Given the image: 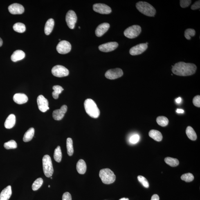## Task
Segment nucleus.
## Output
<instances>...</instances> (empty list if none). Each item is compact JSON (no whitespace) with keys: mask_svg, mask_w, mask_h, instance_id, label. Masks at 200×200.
Wrapping results in <instances>:
<instances>
[{"mask_svg":"<svg viewBox=\"0 0 200 200\" xmlns=\"http://www.w3.org/2000/svg\"><path fill=\"white\" fill-rule=\"evenodd\" d=\"M197 67L192 63L180 62L176 63L172 67L173 73L180 76H188L194 75L196 73Z\"/></svg>","mask_w":200,"mask_h":200,"instance_id":"1","label":"nucleus"},{"mask_svg":"<svg viewBox=\"0 0 200 200\" xmlns=\"http://www.w3.org/2000/svg\"><path fill=\"white\" fill-rule=\"evenodd\" d=\"M86 112L92 118H97L100 116V111L94 101L91 99H88L84 104Z\"/></svg>","mask_w":200,"mask_h":200,"instance_id":"2","label":"nucleus"},{"mask_svg":"<svg viewBox=\"0 0 200 200\" xmlns=\"http://www.w3.org/2000/svg\"><path fill=\"white\" fill-rule=\"evenodd\" d=\"M136 6L139 11L147 17H154L156 14L155 9L146 2H139L136 3Z\"/></svg>","mask_w":200,"mask_h":200,"instance_id":"3","label":"nucleus"},{"mask_svg":"<svg viewBox=\"0 0 200 200\" xmlns=\"http://www.w3.org/2000/svg\"><path fill=\"white\" fill-rule=\"evenodd\" d=\"M102 182L105 184L112 183L116 180L114 173L109 168L103 169L100 170L99 174Z\"/></svg>","mask_w":200,"mask_h":200,"instance_id":"4","label":"nucleus"},{"mask_svg":"<svg viewBox=\"0 0 200 200\" xmlns=\"http://www.w3.org/2000/svg\"><path fill=\"white\" fill-rule=\"evenodd\" d=\"M43 171L45 175L48 178L51 177L54 170L51 159L48 155H45L42 159Z\"/></svg>","mask_w":200,"mask_h":200,"instance_id":"5","label":"nucleus"},{"mask_svg":"<svg viewBox=\"0 0 200 200\" xmlns=\"http://www.w3.org/2000/svg\"><path fill=\"white\" fill-rule=\"evenodd\" d=\"M142 31L141 27L138 25H132L127 28L124 32V35L129 39L137 37Z\"/></svg>","mask_w":200,"mask_h":200,"instance_id":"6","label":"nucleus"},{"mask_svg":"<svg viewBox=\"0 0 200 200\" xmlns=\"http://www.w3.org/2000/svg\"><path fill=\"white\" fill-rule=\"evenodd\" d=\"M52 73L56 77H61L66 76L69 75V71L65 67L57 65L52 68Z\"/></svg>","mask_w":200,"mask_h":200,"instance_id":"7","label":"nucleus"},{"mask_svg":"<svg viewBox=\"0 0 200 200\" xmlns=\"http://www.w3.org/2000/svg\"><path fill=\"white\" fill-rule=\"evenodd\" d=\"M77 20L76 14L73 10H70L67 12L66 17V21L68 26L71 29H73Z\"/></svg>","mask_w":200,"mask_h":200,"instance_id":"8","label":"nucleus"},{"mask_svg":"<svg viewBox=\"0 0 200 200\" xmlns=\"http://www.w3.org/2000/svg\"><path fill=\"white\" fill-rule=\"evenodd\" d=\"M71 49V45L66 41H62L59 42L57 47V50L59 53L65 54L69 53Z\"/></svg>","mask_w":200,"mask_h":200,"instance_id":"9","label":"nucleus"},{"mask_svg":"<svg viewBox=\"0 0 200 200\" xmlns=\"http://www.w3.org/2000/svg\"><path fill=\"white\" fill-rule=\"evenodd\" d=\"M123 74L122 70L120 68H117L108 70L105 74V76L107 79L113 80L120 78L122 77Z\"/></svg>","mask_w":200,"mask_h":200,"instance_id":"10","label":"nucleus"},{"mask_svg":"<svg viewBox=\"0 0 200 200\" xmlns=\"http://www.w3.org/2000/svg\"><path fill=\"white\" fill-rule=\"evenodd\" d=\"M37 102L38 108L42 112H46L49 109L48 100L42 95H39L37 97Z\"/></svg>","mask_w":200,"mask_h":200,"instance_id":"11","label":"nucleus"},{"mask_svg":"<svg viewBox=\"0 0 200 200\" xmlns=\"http://www.w3.org/2000/svg\"><path fill=\"white\" fill-rule=\"evenodd\" d=\"M148 46L146 43L140 44L133 47L129 50L131 55L135 56L141 54L147 49Z\"/></svg>","mask_w":200,"mask_h":200,"instance_id":"12","label":"nucleus"},{"mask_svg":"<svg viewBox=\"0 0 200 200\" xmlns=\"http://www.w3.org/2000/svg\"><path fill=\"white\" fill-rule=\"evenodd\" d=\"M93 10L95 12L102 14H109L112 12L110 7L102 3H96L93 5Z\"/></svg>","mask_w":200,"mask_h":200,"instance_id":"13","label":"nucleus"},{"mask_svg":"<svg viewBox=\"0 0 200 200\" xmlns=\"http://www.w3.org/2000/svg\"><path fill=\"white\" fill-rule=\"evenodd\" d=\"M118 46V43L116 42H110L100 45L99 46V49L101 51L108 52L116 49Z\"/></svg>","mask_w":200,"mask_h":200,"instance_id":"14","label":"nucleus"},{"mask_svg":"<svg viewBox=\"0 0 200 200\" xmlns=\"http://www.w3.org/2000/svg\"><path fill=\"white\" fill-rule=\"evenodd\" d=\"M68 107L66 105H63L60 109L54 111L52 114L53 118L55 120H60L64 118L65 114L67 111Z\"/></svg>","mask_w":200,"mask_h":200,"instance_id":"15","label":"nucleus"},{"mask_svg":"<svg viewBox=\"0 0 200 200\" xmlns=\"http://www.w3.org/2000/svg\"><path fill=\"white\" fill-rule=\"evenodd\" d=\"M8 10L10 14L14 15L22 14L24 12V7L18 3H14L8 7Z\"/></svg>","mask_w":200,"mask_h":200,"instance_id":"16","label":"nucleus"},{"mask_svg":"<svg viewBox=\"0 0 200 200\" xmlns=\"http://www.w3.org/2000/svg\"><path fill=\"white\" fill-rule=\"evenodd\" d=\"M110 28L109 23H104L99 25L95 30V34L97 37H101L107 32Z\"/></svg>","mask_w":200,"mask_h":200,"instance_id":"17","label":"nucleus"},{"mask_svg":"<svg viewBox=\"0 0 200 200\" xmlns=\"http://www.w3.org/2000/svg\"><path fill=\"white\" fill-rule=\"evenodd\" d=\"M13 100L16 103L22 104L28 102V99L26 95L22 93H17L14 95Z\"/></svg>","mask_w":200,"mask_h":200,"instance_id":"18","label":"nucleus"},{"mask_svg":"<svg viewBox=\"0 0 200 200\" xmlns=\"http://www.w3.org/2000/svg\"><path fill=\"white\" fill-rule=\"evenodd\" d=\"M12 194L11 186H8L3 189L0 194V200H9Z\"/></svg>","mask_w":200,"mask_h":200,"instance_id":"19","label":"nucleus"},{"mask_svg":"<svg viewBox=\"0 0 200 200\" xmlns=\"http://www.w3.org/2000/svg\"><path fill=\"white\" fill-rule=\"evenodd\" d=\"M25 57V52L22 50H18L14 52L11 57V59L14 62L22 60Z\"/></svg>","mask_w":200,"mask_h":200,"instance_id":"20","label":"nucleus"},{"mask_svg":"<svg viewBox=\"0 0 200 200\" xmlns=\"http://www.w3.org/2000/svg\"><path fill=\"white\" fill-rule=\"evenodd\" d=\"M16 123V117L14 114H10L7 118L4 124L5 127L8 129H11Z\"/></svg>","mask_w":200,"mask_h":200,"instance_id":"21","label":"nucleus"},{"mask_svg":"<svg viewBox=\"0 0 200 200\" xmlns=\"http://www.w3.org/2000/svg\"><path fill=\"white\" fill-rule=\"evenodd\" d=\"M149 135L151 138L157 142L161 141L163 136L161 132L156 130L152 129L149 131Z\"/></svg>","mask_w":200,"mask_h":200,"instance_id":"22","label":"nucleus"},{"mask_svg":"<svg viewBox=\"0 0 200 200\" xmlns=\"http://www.w3.org/2000/svg\"><path fill=\"white\" fill-rule=\"evenodd\" d=\"M54 21L53 19H48L45 25V33L47 35H50L53 29L54 26Z\"/></svg>","mask_w":200,"mask_h":200,"instance_id":"23","label":"nucleus"},{"mask_svg":"<svg viewBox=\"0 0 200 200\" xmlns=\"http://www.w3.org/2000/svg\"><path fill=\"white\" fill-rule=\"evenodd\" d=\"M87 167L86 163L84 160L80 159L77 162L76 165V169L77 172L80 174H85Z\"/></svg>","mask_w":200,"mask_h":200,"instance_id":"24","label":"nucleus"},{"mask_svg":"<svg viewBox=\"0 0 200 200\" xmlns=\"http://www.w3.org/2000/svg\"><path fill=\"white\" fill-rule=\"evenodd\" d=\"M35 134V129L33 127L30 128L25 132L23 137V141L24 142H28L31 140Z\"/></svg>","mask_w":200,"mask_h":200,"instance_id":"25","label":"nucleus"},{"mask_svg":"<svg viewBox=\"0 0 200 200\" xmlns=\"http://www.w3.org/2000/svg\"><path fill=\"white\" fill-rule=\"evenodd\" d=\"M186 133L187 136L190 139L192 140H195L197 139V135H196L195 131L192 127L188 126L187 127Z\"/></svg>","mask_w":200,"mask_h":200,"instance_id":"26","label":"nucleus"},{"mask_svg":"<svg viewBox=\"0 0 200 200\" xmlns=\"http://www.w3.org/2000/svg\"><path fill=\"white\" fill-rule=\"evenodd\" d=\"M66 147L68 155H73V140L71 138H68L66 140Z\"/></svg>","mask_w":200,"mask_h":200,"instance_id":"27","label":"nucleus"},{"mask_svg":"<svg viewBox=\"0 0 200 200\" xmlns=\"http://www.w3.org/2000/svg\"><path fill=\"white\" fill-rule=\"evenodd\" d=\"M53 89L54 91L52 93V95L53 98L55 100L58 98L59 95L61 94L64 90L62 86L59 85L53 86Z\"/></svg>","mask_w":200,"mask_h":200,"instance_id":"28","label":"nucleus"},{"mask_svg":"<svg viewBox=\"0 0 200 200\" xmlns=\"http://www.w3.org/2000/svg\"><path fill=\"white\" fill-rule=\"evenodd\" d=\"M165 163L171 167H176L179 164V161L177 159L167 157L165 159Z\"/></svg>","mask_w":200,"mask_h":200,"instance_id":"29","label":"nucleus"},{"mask_svg":"<svg viewBox=\"0 0 200 200\" xmlns=\"http://www.w3.org/2000/svg\"><path fill=\"white\" fill-rule=\"evenodd\" d=\"M53 156L56 161L58 163H60L62 160V153L60 146H58L55 149Z\"/></svg>","mask_w":200,"mask_h":200,"instance_id":"30","label":"nucleus"},{"mask_svg":"<svg viewBox=\"0 0 200 200\" xmlns=\"http://www.w3.org/2000/svg\"><path fill=\"white\" fill-rule=\"evenodd\" d=\"M13 29L18 33H22L26 30V27L23 23L18 22L14 25Z\"/></svg>","mask_w":200,"mask_h":200,"instance_id":"31","label":"nucleus"},{"mask_svg":"<svg viewBox=\"0 0 200 200\" xmlns=\"http://www.w3.org/2000/svg\"><path fill=\"white\" fill-rule=\"evenodd\" d=\"M156 122L159 125L161 126V127H165L168 125L169 120L167 117L160 116L157 118Z\"/></svg>","mask_w":200,"mask_h":200,"instance_id":"32","label":"nucleus"},{"mask_svg":"<svg viewBox=\"0 0 200 200\" xmlns=\"http://www.w3.org/2000/svg\"><path fill=\"white\" fill-rule=\"evenodd\" d=\"M43 182H44V181H43V180L42 178H37L34 182L33 184L32 185V190L36 191L38 190L42 186Z\"/></svg>","mask_w":200,"mask_h":200,"instance_id":"33","label":"nucleus"},{"mask_svg":"<svg viewBox=\"0 0 200 200\" xmlns=\"http://www.w3.org/2000/svg\"><path fill=\"white\" fill-rule=\"evenodd\" d=\"M4 147L6 149H15L17 148V144L14 140H10L4 144Z\"/></svg>","mask_w":200,"mask_h":200,"instance_id":"34","label":"nucleus"},{"mask_svg":"<svg viewBox=\"0 0 200 200\" xmlns=\"http://www.w3.org/2000/svg\"><path fill=\"white\" fill-rule=\"evenodd\" d=\"M181 179L183 181H185L186 182H190L193 181L194 177L192 174L189 173L183 174L181 176Z\"/></svg>","mask_w":200,"mask_h":200,"instance_id":"35","label":"nucleus"},{"mask_svg":"<svg viewBox=\"0 0 200 200\" xmlns=\"http://www.w3.org/2000/svg\"><path fill=\"white\" fill-rule=\"evenodd\" d=\"M196 34L195 30L193 29H188L185 30L184 36L187 39L190 40L191 37H193L195 36Z\"/></svg>","mask_w":200,"mask_h":200,"instance_id":"36","label":"nucleus"},{"mask_svg":"<svg viewBox=\"0 0 200 200\" xmlns=\"http://www.w3.org/2000/svg\"><path fill=\"white\" fill-rule=\"evenodd\" d=\"M138 179L139 181L141 183L142 185L146 188H148L149 187V183L147 180L143 176H139L138 177Z\"/></svg>","mask_w":200,"mask_h":200,"instance_id":"37","label":"nucleus"},{"mask_svg":"<svg viewBox=\"0 0 200 200\" xmlns=\"http://www.w3.org/2000/svg\"><path fill=\"white\" fill-rule=\"evenodd\" d=\"M191 2V0H181L180 1V6L182 8H186L190 6Z\"/></svg>","mask_w":200,"mask_h":200,"instance_id":"38","label":"nucleus"},{"mask_svg":"<svg viewBox=\"0 0 200 200\" xmlns=\"http://www.w3.org/2000/svg\"><path fill=\"white\" fill-rule=\"evenodd\" d=\"M140 136L138 135H135L131 136L130 138L129 141L131 143L135 144L139 141Z\"/></svg>","mask_w":200,"mask_h":200,"instance_id":"39","label":"nucleus"},{"mask_svg":"<svg viewBox=\"0 0 200 200\" xmlns=\"http://www.w3.org/2000/svg\"><path fill=\"white\" fill-rule=\"evenodd\" d=\"M193 103L194 105L198 108L200 107V96L197 95L193 100Z\"/></svg>","mask_w":200,"mask_h":200,"instance_id":"40","label":"nucleus"},{"mask_svg":"<svg viewBox=\"0 0 200 200\" xmlns=\"http://www.w3.org/2000/svg\"><path fill=\"white\" fill-rule=\"evenodd\" d=\"M62 200H72L71 194L68 192H65L62 196Z\"/></svg>","mask_w":200,"mask_h":200,"instance_id":"41","label":"nucleus"},{"mask_svg":"<svg viewBox=\"0 0 200 200\" xmlns=\"http://www.w3.org/2000/svg\"><path fill=\"white\" fill-rule=\"evenodd\" d=\"M200 8V1H198L194 2V4L191 7V9L193 10H198Z\"/></svg>","mask_w":200,"mask_h":200,"instance_id":"42","label":"nucleus"},{"mask_svg":"<svg viewBox=\"0 0 200 200\" xmlns=\"http://www.w3.org/2000/svg\"><path fill=\"white\" fill-rule=\"evenodd\" d=\"M151 200H159V196L157 194H154L151 198Z\"/></svg>","mask_w":200,"mask_h":200,"instance_id":"43","label":"nucleus"},{"mask_svg":"<svg viewBox=\"0 0 200 200\" xmlns=\"http://www.w3.org/2000/svg\"><path fill=\"white\" fill-rule=\"evenodd\" d=\"M176 112L178 113H183L184 111L183 109H178L176 110Z\"/></svg>","mask_w":200,"mask_h":200,"instance_id":"44","label":"nucleus"},{"mask_svg":"<svg viewBox=\"0 0 200 200\" xmlns=\"http://www.w3.org/2000/svg\"><path fill=\"white\" fill-rule=\"evenodd\" d=\"M181 101L182 99L181 98H180V97L176 99V103H177L178 104L180 103L181 102Z\"/></svg>","mask_w":200,"mask_h":200,"instance_id":"45","label":"nucleus"},{"mask_svg":"<svg viewBox=\"0 0 200 200\" xmlns=\"http://www.w3.org/2000/svg\"><path fill=\"white\" fill-rule=\"evenodd\" d=\"M3 44V41L2 40V39L1 37H0V47H1L2 45Z\"/></svg>","mask_w":200,"mask_h":200,"instance_id":"46","label":"nucleus"},{"mask_svg":"<svg viewBox=\"0 0 200 200\" xmlns=\"http://www.w3.org/2000/svg\"><path fill=\"white\" fill-rule=\"evenodd\" d=\"M119 200H129V199L128 198H122L121 199H120Z\"/></svg>","mask_w":200,"mask_h":200,"instance_id":"47","label":"nucleus"},{"mask_svg":"<svg viewBox=\"0 0 200 200\" xmlns=\"http://www.w3.org/2000/svg\"><path fill=\"white\" fill-rule=\"evenodd\" d=\"M48 187H49V188H50V185H49V186H48Z\"/></svg>","mask_w":200,"mask_h":200,"instance_id":"48","label":"nucleus"},{"mask_svg":"<svg viewBox=\"0 0 200 200\" xmlns=\"http://www.w3.org/2000/svg\"><path fill=\"white\" fill-rule=\"evenodd\" d=\"M79 29H80V27H79Z\"/></svg>","mask_w":200,"mask_h":200,"instance_id":"49","label":"nucleus"},{"mask_svg":"<svg viewBox=\"0 0 200 200\" xmlns=\"http://www.w3.org/2000/svg\"><path fill=\"white\" fill-rule=\"evenodd\" d=\"M50 178H51V179H52V177Z\"/></svg>","mask_w":200,"mask_h":200,"instance_id":"50","label":"nucleus"}]
</instances>
